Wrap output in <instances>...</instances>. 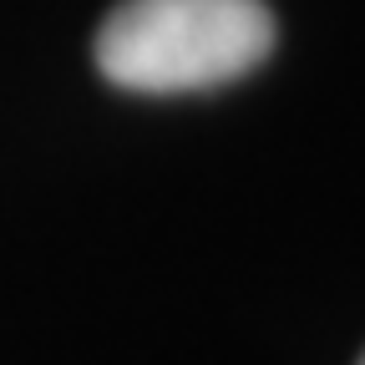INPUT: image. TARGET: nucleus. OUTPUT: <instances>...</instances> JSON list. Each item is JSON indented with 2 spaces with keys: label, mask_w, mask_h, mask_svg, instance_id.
<instances>
[{
  "label": "nucleus",
  "mask_w": 365,
  "mask_h": 365,
  "mask_svg": "<svg viewBox=\"0 0 365 365\" xmlns=\"http://www.w3.org/2000/svg\"><path fill=\"white\" fill-rule=\"evenodd\" d=\"M274 51L264 0H122L97 31V71L122 91H208Z\"/></svg>",
  "instance_id": "1"
},
{
  "label": "nucleus",
  "mask_w": 365,
  "mask_h": 365,
  "mask_svg": "<svg viewBox=\"0 0 365 365\" xmlns=\"http://www.w3.org/2000/svg\"><path fill=\"white\" fill-rule=\"evenodd\" d=\"M360 365H365V360H360Z\"/></svg>",
  "instance_id": "2"
}]
</instances>
